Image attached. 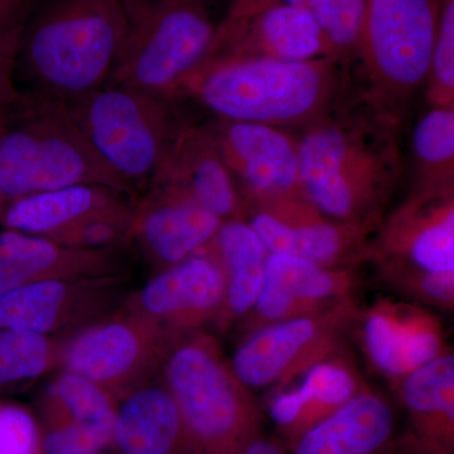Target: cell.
Masks as SVG:
<instances>
[{
	"label": "cell",
	"mask_w": 454,
	"mask_h": 454,
	"mask_svg": "<svg viewBox=\"0 0 454 454\" xmlns=\"http://www.w3.org/2000/svg\"><path fill=\"white\" fill-rule=\"evenodd\" d=\"M400 122L360 98L303 128L298 140L307 201L330 220L375 232L403 172Z\"/></svg>",
	"instance_id": "1"
},
{
	"label": "cell",
	"mask_w": 454,
	"mask_h": 454,
	"mask_svg": "<svg viewBox=\"0 0 454 454\" xmlns=\"http://www.w3.org/2000/svg\"><path fill=\"white\" fill-rule=\"evenodd\" d=\"M339 65L331 57L310 61L205 57L177 98H192L223 121L303 129L339 104Z\"/></svg>",
	"instance_id": "2"
},
{
	"label": "cell",
	"mask_w": 454,
	"mask_h": 454,
	"mask_svg": "<svg viewBox=\"0 0 454 454\" xmlns=\"http://www.w3.org/2000/svg\"><path fill=\"white\" fill-rule=\"evenodd\" d=\"M125 31L124 0H55L27 23L18 61L37 95L70 103L106 85Z\"/></svg>",
	"instance_id": "3"
},
{
	"label": "cell",
	"mask_w": 454,
	"mask_h": 454,
	"mask_svg": "<svg viewBox=\"0 0 454 454\" xmlns=\"http://www.w3.org/2000/svg\"><path fill=\"white\" fill-rule=\"evenodd\" d=\"M74 184L130 192L90 145L65 103L20 95L0 121L3 202Z\"/></svg>",
	"instance_id": "4"
},
{
	"label": "cell",
	"mask_w": 454,
	"mask_h": 454,
	"mask_svg": "<svg viewBox=\"0 0 454 454\" xmlns=\"http://www.w3.org/2000/svg\"><path fill=\"white\" fill-rule=\"evenodd\" d=\"M160 372L181 415L190 454H243L259 437L252 391L239 380L211 334L196 331L177 337Z\"/></svg>",
	"instance_id": "5"
},
{
	"label": "cell",
	"mask_w": 454,
	"mask_h": 454,
	"mask_svg": "<svg viewBox=\"0 0 454 454\" xmlns=\"http://www.w3.org/2000/svg\"><path fill=\"white\" fill-rule=\"evenodd\" d=\"M127 31L106 85L175 100L216 28L199 0H124Z\"/></svg>",
	"instance_id": "6"
},
{
	"label": "cell",
	"mask_w": 454,
	"mask_h": 454,
	"mask_svg": "<svg viewBox=\"0 0 454 454\" xmlns=\"http://www.w3.org/2000/svg\"><path fill=\"white\" fill-rule=\"evenodd\" d=\"M65 106L130 191L151 186L182 124L172 100L122 86H103Z\"/></svg>",
	"instance_id": "7"
},
{
	"label": "cell",
	"mask_w": 454,
	"mask_h": 454,
	"mask_svg": "<svg viewBox=\"0 0 454 454\" xmlns=\"http://www.w3.org/2000/svg\"><path fill=\"white\" fill-rule=\"evenodd\" d=\"M434 0H370L355 55L363 65L361 98L402 121L405 107L427 85L437 35Z\"/></svg>",
	"instance_id": "8"
},
{
	"label": "cell",
	"mask_w": 454,
	"mask_h": 454,
	"mask_svg": "<svg viewBox=\"0 0 454 454\" xmlns=\"http://www.w3.org/2000/svg\"><path fill=\"white\" fill-rule=\"evenodd\" d=\"M358 310L354 300L262 325L244 333L230 365L250 391L282 389L315 364L340 352L343 334L354 327Z\"/></svg>",
	"instance_id": "9"
},
{
	"label": "cell",
	"mask_w": 454,
	"mask_h": 454,
	"mask_svg": "<svg viewBox=\"0 0 454 454\" xmlns=\"http://www.w3.org/2000/svg\"><path fill=\"white\" fill-rule=\"evenodd\" d=\"M176 339L151 319L128 310L86 325L64 340L59 366L100 385L119 402L160 372Z\"/></svg>",
	"instance_id": "10"
},
{
	"label": "cell",
	"mask_w": 454,
	"mask_h": 454,
	"mask_svg": "<svg viewBox=\"0 0 454 454\" xmlns=\"http://www.w3.org/2000/svg\"><path fill=\"white\" fill-rule=\"evenodd\" d=\"M375 232L367 260L375 262L384 282L454 273V187H415Z\"/></svg>",
	"instance_id": "11"
},
{
	"label": "cell",
	"mask_w": 454,
	"mask_h": 454,
	"mask_svg": "<svg viewBox=\"0 0 454 454\" xmlns=\"http://www.w3.org/2000/svg\"><path fill=\"white\" fill-rule=\"evenodd\" d=\"M245 220L269 253L288 254L324 267L367 260L370 235L325 217L306 197L247 201Z\"/></svg>",
	"instance_id": "12"
},
{
	"label": "cell",
	"mask_w": 454,
	"mask_h": 454,
	"mask_svg": "<svg viewBox=\"0 0 454 454\" xmlns=\"http://www.w3.org/2000/svg\"><path fill=\"white\" fill-rule=\"evenodd\" d=\"M207 129L245 202L303 196L297 137L282 128L223 119Z\"/></svg>",
	"instance_id": "13"
},
{
	"label": "cell",
	"mask_w": 454,
	"mask_h": 454,
	"mask_svg": "<svg viewBox=\"0 0 454 454\" xmlns=\"http://www.w3.org/2000/svg\"><path fill=\"white\" fill-rule=\"evenodd\" d=\"M225 291L223 268L205 247L155 274L134 295L129 310L151 319L173 336H184L202 331L206 325H217Z\"/></svg>",
	"instance_id": "14"
},
{
	"label": "cell",
	"mask_w": 454,
	"mask_h": 454,
	"mask_svg": "<svg viewBox=\"0 0 454 454\" xmlns=\"http://www.w3.org/2000/svg\"><path fill=\"white\" fill-rule=\"evenodd\" d=\"M354 325L367 363L394 385L448 348L438 317L420 304L379 300Z\"/></svg>",
	"instance_id": "15"
},
{
	"label": "cell",
	"mask_w": 454,
	"mask_h": 454,
	"mask_svg": "<svg viewBox=\"0 0 454 454\" xmlns=\"http://www.w3.org/2000/svg\"><path fill=\"white\" fill-rule=\"evenodd\" d=\"M354 267H324L288 254H269L262 292L241 322L244 333L262 325L312 315L354 301Z\"/></svg>",
	"instance_id": "16"
},
{
	"label": "cell",
	"mask_w": 454,
	"mask_h": 454,
	"mask_svg": "<svg viewBox=\"0 0 454 454\" xmlns=\"http://www.w3.org/2000/svg\"><path fill=\"white\" fill-rule=\"evenodd\" d=\"M210 56L280 61L334 59L309 8L286 3H277L252 16L227 17L215 33L206 57Z\"/></svg>",
	"instance_id": "17"
},
{
	"label": "cell",
	"mask_w": 454,
	"mask_h": 454,
	"mask_svg": "<svg viewBox=\"0 0 454 454\" xmlns=\"http://www.w3.org/2000/svg\"><path fill=\"white\" fill-rule=\"evenodd\" d=\"M118 400L77 373H59L42 405L43 454H101L112 444Z\"/></svg>",
	"instance_id": "18"
},
{
	"label": "cell",
	"mask_w": 454,
	"mask_h": 454,
	"mask_svg": "<svg viewBox=\"0 0 454 454\" xmlns=\"http://www.w3.org/2000/svg\"><path fill=\"white\" fill-rule=\"evenodd\" d=\"M151 186L184 193L220 220L245 219L244 197L207 128L182 122Z\"/></svg>",
	"instance_id": "19"
},
{
	"label": "cell",
	"mask_w": 454,
	"mask_h": 454,
	"mask_svg": "<svg viewBox=\"0 0 454 454\" xmlns=\"http://www.w3.org/2000/svg\"><path fill=\"white\" fill-rule=\"evenodd\" d=\"M115 277L44 279L0 294V328L51 336L106 306Z\"/></svg>",
	"instance_id": "20"
},
{
	"label": "cell",
	"mask_w": 454,
	"mask_h": 454,
	"mask_svg": "<svg viewBox=\"0 0 454 454\" xmlns=\"http://www.w3.org/2000/svg\"><path fill=\"white\" fill-rule=\"evenodd\" d=\"M221 223L223 220L184 193L151 186L133 207L128 239L136 240L152 262L167 268L207 247Z\"/></svg>",
	"instance_id": "21"
},
{
	"label": "cell",
	"mask_w": 454,
	"mask_h": 454,
	"mask_svg": "<svg viewBox=\"0 0 454 454\" xmlns=\"http://www.w3.org/2000/svg\"><path fill=\"white\" fill-rule=\"evenodd\" d=\"M115 268L107 249H76L44 236L0 232V294L37 280L114 277Z\"/></svg>",
	"instance_id": "22"
},
{
	"label": "cell",
	"mask_w": 454,
	"mask_h": 454,
	"mask_svg": "<svg viewBox=\"0 0 454 454\" xmlns=\"http://www.w3.org/2000/svg\"><path fill=\"white\" fill-rule=\"evenodd\" d=\"M395 430L389 400L365 387L346 404L303 430L293 454H384Z\"/></svg>",
	"instance_id": "23"
},
{
	"label": "cell",
	"mask_w": 454,
	"mask_h": 454,
	"mask_svg": "<svg viewBox=\"0 0 454 454\" xmlns=\"http://www.w3.org/2000/svg\"><path fill=\"white\" fill-rule=\"evenodd\" d=\"M271 399L269 413L277 427L297 438L367 387L354 364L342 354L319 361Z\"/></svg>",
	"instance_id": "24"
},
{
	"label": "cell",
	"mask_w": 454,
	"mask_h": 454,
	"mask_svg": "<svg viewBox=\"0 0 454 454\" xmlns=\"http://www.w3.org/2000/svg\"><path fill=\"white\" fill-rule=\"evenodd\" d=\"M115 454H190L177 405L163 384H146L119 400L112 444Z\"/></svg>",
	"instance_id": "25"
},
{
	"label": "cell",
	"mask_w": 454,
	"mask_h": 454,
	"mask_svg": "<svg viewBox=\"0 0 454 454\" xmlns=\"http://www.w3.org/2000/svg\"><path fill=\"white\" fill-rule=\"evenodd\" d=\"M119 191L100 184H74L5 203L0 223L5 230L51 240L95 215L127 203Z\"/></svg>",
	"instance_id": "26"
},
{
	"label": "cell",
	"mask_w": 454,
	"mask_h": 454,
	"mask_svg": "<svg viewBox=\"0 0 454 454\" xmlns=\"http://www.w3.org/2000/svg\"><path fill=\"white\" fill-rule=\"evenodd\" d=\"M207 249L225 274V301L217 325L226 330L230 325L241 324L252 312L262 292L270 253L245 219L223 221Z\"/></svg>",
	"instance_id": "27"
},
{
	"label": "cell",
	"mask_w": 454,
	"mask_h": 454,
	"mask_svg": "<svg viewBox=\"0 0 454 454\" xmlns=\"http://www.w3.org/2000/svg\"><path fill=\"white\" fill-rule=\"evenodd\" d=\"M419 441L450 452L454 434V355L443 354L396 382Z\"/></svg>",
	"instance_id": "28"
},
{
	"label": "cell",
	"mask_w": 454,
	"mask_h": 454,
	"mask_svg": "<svg viewBox=\"0 0 454 454\" xmlns=\"http://www.w3.org/2000/svg\"><path fill=\"white\" fill-rule=\"evenodd\" d=\"M417 188L454 187V106H430L411 136Z\"/></svg>",
	"instance_id": "29"
},
{
	"label": "cell",
	"mask_w": 454,
	"mask_h": 454,
	"mask_svg": "<svg viewBox=\"0 0 454 454\" xmlns=\"http://www.w3.org/2000/svg\"><path fill=\"white\" fill-rule=\"evenodd\" d=\"M62 342L0 328V394L20 389L59 366Z\"/></svg>",
	"instance_id": "30"
},
{
	"label": "cell",
	"mask_w": 454,
	"mask_h": 454,
	"mask_svg": "<svg viewBox=\"0 0 454 454\" xmlns=\"http://www.w3.org/2000/svg\"><path fill=\"white\" fill-rule=\"evenodd\" d=\"M370 0H307L337 61L356 52Z\"/></svg>",
	"instance_id": "31"
},
{
	"label": "cell",
	"mask_w": 454,
	"mask_h": 454,
	"mask_svg": "<svg viewBox=\"0 0 454 454\" xmlns=\"http://www.w3.org/2000/svg\"><path fill=\"white\" fill-rule=\"evenodd\" d=\"M31 0H0V119L20 98L16 70Z\"/></svg>",
	"instance_id": "32"
},
{
	"label": "cell",
	"mask_w": 454,
	"mask_h": 454,
	"mask_svg": "<svg viewBox=\"0 0 454 454\" xmlns=\"http://www.w3.org/2000/svg\"><path fill=\"white\" fill-rule=\"evenodd\" d=\"M430 106H454V2L446 0L438 17L437 35L430 61Z\"/></svg>",
	"instance_id": "33"
},
{
	"label": "cell",
	"mask_w": 454,
	"mask_h": 454,
	"mask_svg": "<svg viewBox=\"0 0 454 454\" xmlns=\"http://www.w3.org/2000/svg\"><path fill=\"white\" fill-rule=\"evenodd\" d=\"M0 454H43L37 418L9 400H0Z\"/></svg>",
	"instance_id": "34"
},
{
	"label": "cell",
	"mask_w": 454,
	"mask_h": 454,
	"mask_svg": "<svg viewBox=\"0 0 454 454\" xmlns=\"http://www.w3.org/2000/svg\"><path fill=\"white\" fill-rule=\"evenodd\" d=\"M277 3H286V4L307 5V0H240L236 3L232 8L230 16L247 17L258 13L262 9L277 4Z\"/></svg>",
	"instance_id": "35"
},
{
	"label": "cell",
	"mask_w": 454,
	"mask_h": 454,
	"mask_svg": "<svg viewBox=\"0 0 454 454\" xmlns=\"http://www.w3.org/2000/svg\"><path fill=\"white\" fill-rule=\"evenodd\" d=\"M243 454H283V452L276 443L259 435L245 448Z\"/></svg>",
	"instance_id": "36"
},
{
	"label": "cell",
	"mask_w": 454,
	"mask_h": 454,
	"mask_svg": "<svg viewBox=\"0 0 454 454\" xmlns=\"http://www.w3.org/2000/svg\"><path fill=\"white\" fill-rule=\"evenodd\" d=\"M3 206H4V202H3L2 196H0V211H2Z\"/></svg>",
	"instance_id": "37"
},
{
	"label": "cell",
	"mask_w": 454,
	"mask_h": 454,
	"mask_svg": "<svg viewBox=\"0 0 454 454\" xmlns=\"http://www.w3.org/2000/svg\"><path fill=\"white\" fill-rule=\"evenodd\" d=\"M199 2H201V3H203V2H205V0H199Z\"/></svg>",
	"instance_id": "38"
}]
</instances>
